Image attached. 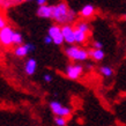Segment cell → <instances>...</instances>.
I'll return each instance as SVG.
<instances>
[{
    "label": "cell",
    "mask_w": 126,
    "mask_h": 126,
    "mask_svg": "<svg viewBox=\"0 0 126 126\" xmlns=\"http://www.w3.org/2000/svg\"><path fill=\"white\" fill-rule=\"evenodd\" d=\"M52 20H54L58 24H65V23H72L75 20V12L72 11L67 6L66 2L61 1L53 6L52 12Z\"/></svg>",
    "instance_id": "6da1fadb"
},
{
    "label": "cell",
    "mask_w": 126,
    "mask_h": 126,
    "mask_svg": "<svg viewBox=\"0 0 126 126\" xmlns=\"http://www.w3.org/2000/svg\"><path fill=\"white\" fill-rule=\"evenodd\" d=\"M66 57L74 61H86L89 58L88 50L83 49L79 45H74V44H69L65 49Z\"/></svg>",
    "instance_id": "7a4b0ae2"
},
{
    "label": "cell",
    "mask_w": 126,
    "mask_h": 126,
    "mask_svg": "<svg viewBox=\"0 0 126 126\" xmlns=\"http://www.w3.org/2000/svg\"><path fill=\"white\" fill-rule=\"evenodd\" d=\"M50 109L52 111V113L56 116H61V117H69V116L72 115V110L69 109L68 107H65V105H63L60 102H57V101H52V102H50Z\"/></svg>",
    "instance_id": "3957f363"
},
{
    "label": "cell",
    "mask_w": 126,
    "mask_h": 126,
    "mask_svg": "<svg viewBox=\"0 0 126 126\" xmlns=\"http://www.w3.org/2000/svg\"><path fill=\"white\" fill-rule=\"evenodd\" d=\"M47 35H49L51 39H52V43L54 45H61L64 44V36H63V32H61V27L58 26V24H53L47 29Z\"/></svg>",
    "instance_id": "277c9868"
},
{
    "label": "cell",
    "mask_w": 126,
    "mask_h": 126,
    "mask_svg": "<svg viewBox=\"0 0 126 126\" xmlns=\"http://www.w3.org/2000/svg\"><path fill=\"white\" fill-rule=\"evenodd\" d=\"M14 29L9 26H5L4 28L0 29V44L4 46L13 45V35H14Z\"/></svg>",
    "instance_id": "5b68a950"
},
{
    "label": "cell",
    "mask_w": 126,
    "mask_h": 126,
    "mask_svg": "<svg viewBox=\"0 0 126 126\" xmlns=\"http://www.w3.org/2000/svg\"><path fill=\"white\" fill-rule=\"evenodd\" d=\"M83 73V67L79 64H69L65 69V75L71 80H78Z\"/></svg>",
    "instance_id": "8992f818"
},
{
    "label": "cell",
    "mask_w": 126,
    "mask_h": 126,
    "mask_svg": "<svg viewBox=\"0 0 126 126\" xmlns=\"http://www.w3.org/2000/svg\"><path fill=\"white\" fill-rule=\"evenodd\" d=\"M61 32L64 36V41L67 44H74L75 38H74V27L71 23H65L61 24Z\"/></svg>",
    "instance_id": "52a82bcc"
},
{
    "label": "cell",
    "mask_w": 126,
    "mask_h": 126,
    "mask_svg": "<svg viewBox=\"0 0 126 126\" xmlns=\"http://www.w3.org/2000/svg\"><path fill=\"white\" fill-rule=\"evenodd\" d=\"M52 12H53V6L45 4V5H39L36 13L42 19H52Z\"/></svg>",
    "instance_id": "ba28073f"
},
{
    "label": "cell",
    "mask_w": 126,
    "mask_h": 126,
    "mask_svg": "<svg viewBox=\"0 0 126 126\" xmlns=\"http://www.w3.org/2000/svg\"><path fill=\"white\" fill-rule=\"evenodd\" d=\"M37 69V61L35 58H29L26 63H24V73L27 75H34L35 72Z\"/></svg>",
    "instance_id": "9c48e42d"
},
{
    "label": "cell",
    "mask_w": 126,
    "mask_h": 126,
    "mask_svg": "<svg viewBox=\"0 0 126 126\" xmlns=\"http://www.w3.org/2000/svg\"><path fill=\"white\" fill-rule=\"evenodd\" d=\"M89 35L90 34H88L86 31H82L74 27V38H75V43L77 44H84V43L87 42Z\"/></svg>",
    "instance_id": "30bf717a"
},
{
    "label": "cell",
    "mask_w": 126,
    "mask_h": 126,
    "mask_svg": "<svg viewBox=\"0 0 126 126\" xmlns=\"http://www.w3.org/2000/svg\"><path fill=\"white\" fill-rule=\"evenodd\" d=\"M88 53H89V58H92L93 60L95 61H101L103 60L104 57H105V53L102 49H94L88 50Z\"/></svg>",
    "instance_id": "8fae6325"
},
{
    "label": "cell",
    "mask_w": 126,
    "mask_h": 126,
    "mask_svg": "<svg viewBox=\"0 0 126 126\" xmlns=\"http://www.w3.org/2000/svg\"><path fill=\"white\" fill-rule=\"evenodd\" d=\"M95 13V7L93 5H84L83 7L81 8L80 11V15L82 17H90L94 15Z\"/></svg>",
    "instance_id": "7c38bea8"
},
{
    "label": "cell",
    "mask_w": 126,
    "mask_h": 126,
    "mask_svg": "<svg viewBox=\"0 0 126 126\" xmlns=\"http://www.w3.org/2000/svg\"><path fill=\"white\" fill-rule=\"evenodd\" d=\"M14 54L19 58H24L26 56L29 54V51L27 50L24 43H23V44H20V45H16V47L14 49Z\"/></svg>",
    "instance_id": "4fadbf2b"
},
{
    "label": "cell",
    "mask_w": 126,
    "mask_h": 126,
    "mask_svg": "<svg viewBox=\"0 0 126 126\" xmlns=\"http://www.w3.org/2000/svg\"><path fill=\"white\" fill-rule=\"evenodd\" d=\"M24 42V38H23V35L20 32V31H14V35H13V45H20V44H23Z\"/></svg>",
    "instance_id": "5bb4252c"
},
{
    "label": "cell",
    "mask_w": 126,
    "mask_h": 126,
    "mask_svg": "<svg viewBox=\"0 0 126 126\" xmlns=\"http://www.w3.org/2000/svg\"><path fill=\"white\" fill-rule=\"evenodd\" d=\"M22 0H0V7L2 8H9L12 6L17 5V2H21Z\"/></svg>",
    "instance_id": "9a60e30c"
},
{
    "label": "cell",
    "mask_w": 126,
    "mask_h": 126,
    "mask_svg": "<svg viewBox=\"0 0 126 126\" xmlns=\"http://www.w3.org/2000/svg\"><path fill=\"white\" fill-rule=\"evenodd\" d=\"M99 73L105 78H110L113 75V69L110 66H101L99 67Z\"/></svg>",
    "instance_id": "2e32d148"
},
{
    "label": "cell",
    "mask_w": 126,
    "mask_h": 126,
    "mask_svg": "<svg viewBox=\"0 0 126 126\" xmlns=\"http://www.w3.org/2000/svg\"><path fill=\"white\" fill-rule=\"evenodd\" d=\"M75 28H78V29H80V30H82V31H86L88 34H90V27H89V24H88L87 22H82V21H81V22H78Z\"/></svg>",
    "instance_id": "e0dca14e"
},
{
    "label": "cell",
    "mask_w": 126,
    "mask_h": 126,
    "mask_svg": "<svg viewBox=\"0 0 126 126\" xmlns=\"http://www.w3.org/2000/svg\"><path fill=\"white\" fill-rule=\"evenodd\" d=\"M54 124L58 126H65L67 125V119L65 117H61V116H56L54 117Z\"/></svg>",
    "instance_id": "ac0fdd59"
},
{
    "label": "cell",
    "mask_w": 126,
    "mask_h": 126,
    "mask_svg": "<svg viewBox=\"0 0 126 126\" xmlns=\"http://www.w3.org/2000/svg\"><path fill=\"white\" fill-rule=\"evenodd\" d=\"M93 47L94 49H103V44L99 42V41H94L93 42Z\"/></svg>",
    "instance_id": "d6986e66"
},
{
    "label": "cell",
    "mask_w": 126,
    "mask_h": 126,
    "mask_svg": "<svg viewBox=\"0 0 126 126\" xmlns=\"http://www.w3.org/2000/svg\"><path fill=\"white\" fill-rule=\"evenodd\" d=\"M5 26H7V21H6V19L2 15H0V29L4 28Z\"/></svg>",
    "instance_id": "ffe728a7"
},
{
    "label": "cell",
    "mask_w": 126,
    "mask_h": 126,
    "mask_svg": "<svg viewBox=\"0 0 126 126\" xmlns=\"http://www.w3.org/2000/svg\"><path fill=\"white\" fill-rule=\"evenodd\" d=\"M24 45H26L27 50L29 51V53H30V52H32V51L35 50V45L32 44V43H27V44H24Z\"/></svg>",
    "instance_id": "44dd1931"
},
{
    "label": "cell",
    "mask_w": 126,
    "mask_h": 126,
    "mask_svg": "<svg viewBox=\"0 0 126 126\" xmlns=\"http://www.w3.org/2000/svg\"><path fill=\"white\" fill-rule=\"evenodd\" d=\"M43 79H44V81H45V82H47V83H50V82L52 81V77H51L50 74H44Z\"/></svg>",
    "instance_id": "7402d4cb"
},
{
    "label": "cell",
    "mask_w": 126,
    "mask_h": 126,
    "mask_svg": "<svg viewBox=\"0 0 126 126\" xmlns=\"http://www.w3.org/2000/svg\"><path fill=\"white\" fill-rule=\"evenodd\" d=\"M44 43H45L46 45H49V44H52V39H51V37H50L49 35H47L46 37H44Z\"/></svg>",
    "instance_id": "603a6c76"
},
{
    "label": "cell",
    "mask_w": 126,
    "mask_h": 126,
    "mask_svg": "<svg viewBox=\"0 0 126 126\" xmlns=\"http://www.w3.org/2000/svg\"><path fill=\"white\" fill-rule=\"evenodd\" d=\"M36 2L38 4V6L39 5H45L47 2V0H36Z\"/></svg>",
    "instance_id": "cb8c5ba5"
},
{
    "label": "cell",
    "mask_w": 126,
    "mask_h": 126,
    "mask_svg": "<svg viewBox=\"0 0 126 126\" xmlns=\"http://www.w3.org/2000/svg\"><path fill=\"white\" fill-rule=\"evenodd\" d=\"M22 1H34V0H22Z\"/></svg>",
    "instance_id": "d4e9b609"
},
{
    "label": "cell",
    "mask_w": 126,
    "mask_h": 126,
    "mask_svg": "<svg viewBox=\"0 0 126 126\" xmlns=\"http://www.w3.org/2000/svg\"><path fill=\"white\" fill-rule=\"evenodd\" d=\"M123 19H124V20H126V15H124V16H123Z\"/></svg>",
    "instance_id": "484cf974"
}]
</instances>
